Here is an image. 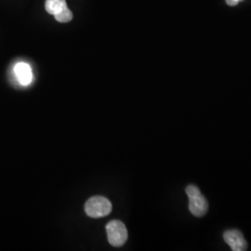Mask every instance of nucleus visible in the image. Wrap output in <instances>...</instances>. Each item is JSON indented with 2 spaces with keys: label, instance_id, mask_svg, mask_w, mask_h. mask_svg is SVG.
<instances>
[{
  "label": "nucleus",
  "instance_id": "1",
  "mask_svg": "<svg viewBox=\"0 0 251 251\" xmlns=\"http://www.w3.org/2000/svg\"><path fill=\"white\" fill-rule=\"evenodd\" d=\"M186 194L189 198V210L196 217L200 218L206 215L208 210V203L201 191L196 185H188Z\"/></svg>",
  "mask_w": 251,
  "mask_h": 251
},
{
  "label": "nucleus",
  "instance_id": "2",
  "mask_svg": "<svg viewBox=\"0 0 251 251\" xmlns=\"http://www.w3.org/2000/svg\"><path fill=\"white\" fill-rule=\"evenodd\" d=\"M112 204L107 198L103 197H94L87 201L85 211L90 218H102L110 214Z\"/></svg>",
  "mask_w": 251,
  "mask_h": 251
},
{
  "label": "nucleus",
  "instance_id": "3",
  "mask_svg": "<svg viewBox=\"0 0 251 251\" xmlns=\"http://www.w3.org/2000/svg\"><path fill=\"white\" fill-rule=\"evenodd\" d=\"M108 241L114 247H121L127 239L125 225L120 221H111L106 225Z\"/></svg>",
  "mask_w": 251,
  "mask_h": 251
},
{
  "label": "nucleus",
  "instance_id": "4",
  "mask_svg": "<svg viewBox=\"0 0 251 251\" xmlns=\"http://www.w3.org/2000/svg\"><path fill=\"white\" fill-rule=\"evenodd\" d=\"M224 239L233 251H245L248 250V243L243 233L238 230H229L224 233Z\"/></svg>",
  "mask_w": 251,
  "mask_h": 251
},
{
  "label": "nucleus",
  "instance_id": "5",
  "mask_svg": "<svg viewBox=\"0 0 251 251\" xmlns=\"http://www.w3.org/2000/svg\"><path fill=\"white\" fill-rule=\"evenodd\" d=\"M14 73L19 82L23 86H28L33 80V74L29 64L19 63L14 67Z\"/></svg>",
  "mask_w": 251,
  "mask_h": 251
},
{
  "label": "nucleus",
  "instance_id": "6",
  "mask_svg": "<svg viewBox=\"0 0 251 251\" xmlns=\"http://www.w3.org/2000/svg\"><path fill=\"white\" fill-rule=\"evenodd\" d=\"M45 8L50 14L56 15L67 8V3L65 0H46Z\"/></svg>",
  "mask_w": 251,
  "mask_h": 251
},
{
  "label": "nucleus",
  "instance_id": "7",
  "mask_svg": "<svg viewBox=\"0 0 251 251\" xmlns=\"http://www.w3.org/2000/svg\"><path fill=\"white\" fill-rule=\"evenodd\" d=\"M54 17L60 23H68L73 19L72 11L67 7L66 9L62 10L60 13L54 15Z\"/></svg>",
  "mask_w": 251,
  "mask_h": 251
},
{
  "label": "nucleus",
  "instance_id": "8",
  "mask_svg": "<svg viewBox=\"0 0 251 251\" xmlns=\"http://www.w3.org/2000/svg\"><path fill=\"white\" fill-rule=\"evenodd\" d=\"M241 1H243V0H226V3H227V5L233 7V6H236Z\"/></svg>",
  "mask_w": 251,
  "mask_h": 251
}]
</instances>
